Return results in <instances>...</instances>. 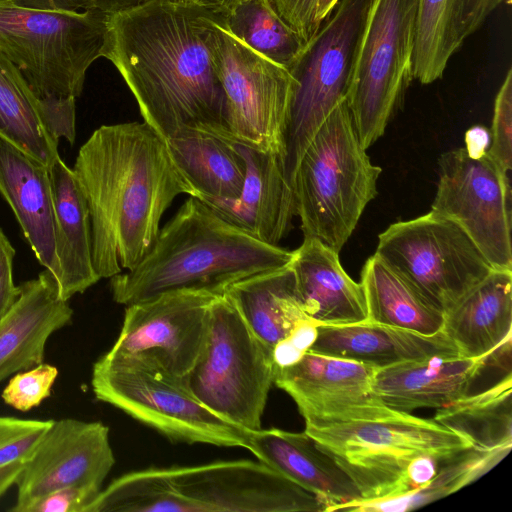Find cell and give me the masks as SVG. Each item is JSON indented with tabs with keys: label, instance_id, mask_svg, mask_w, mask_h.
I'll return each instance as SVG.
<instances>
[{
	"label": "cell",
	"instance_id": "cell-1",
	"mask_svg": "<svg viewBox=\"0 0 512 512\" xmlns=\"http://www.w3.org/2000/svg\"><path fill=\"white\" fill-rule=\"evenodd\" d=\"M221 14L169 0L108 13L101 57L117 68L144 122L164 141L184 129L232 140L212 46Z\"/></svg>",
	"mask_w": 512,
	"mask_h": 512
},
{
	"label": "cell",
	"instance_id": "cell-2",
	"mask_svg": "<svg viewBox=\"0 0 512 512\" xmlns=\"http://www.w3.org/2000/svg\"><path fill=\"white\" fill-rule=\"evenodd\" d=\"M72 170L87 200L100 279L135 267L173 200L193 196L165 141L145 122L99 127L79 149Z\"/></svg>",
	"mask_w": 512,
	"mask_h": 512
},
{
	"label": "cell",
	"instance_id": "cell-3",
	"mask_svg": "<svg viewBox=\"0 0 512 512\" xmlns=\"http://www.w3.org/2000/svg\"><path fill=\"white\" fill-rule=\"evenodd\" d=\"M292 257L293 251L257 239L190 196L141 261L110 278V288L125 306L181 289L222 295L242 279L289 265Z\"/></svg>",
	"mask_w": 512,
	"mask_h": 512
},
{
	"label": "cell",
	"instance_id": "cell-4",
	"mask_svg": "<svg viewBox=\"0 0 512 512\" xmlns=\"http://www.w3.org/2000/svg\"><path fill=\"white\" fill-rule=\"evenodd\" d=\"M317 496L261 461L233 460L124 474L85 512H326Z\"/></svg>",
	"mask_w": 512,
	"mask_h": 512
},
{
	"label": "cell",
	"instance_id": "cell-5",
	"mask_svg": "<svg viewBox=\"0 0 512 512\" xmlns=\"http://www.w3.org/2000/svg\"><path fill=\"white\" fill-rule=\"evenodd\" d=\"M381 172L361 145L344 100L318 129L296 170L295 210L304 237L339 253L376 197Z\"/></svg>",
	"mask_w": 512,
	"mask_h": 512
},
{
	"label": "cell",
	"instance_id": "cell-6",
	"mask_svg": "<svg viewBox=\"0 0 512 512\" xmlns=\"http://www.w3.org/2000/svg\"><path fill=\"white\" fill-rule=\"evenodd\" d=\"M95 397L174 442L247 448L248 432L202 404L185 376L147 355H102L93 365Z\"/></svg>",
	"mask_w": 512,
	"mask_h": 512
},
{
	"label": "cell",
	"instance_id": "cell-7",
	"mask_svg": "<svg viewBox=\"0 0 512 512\" xmlns=\"http://www.w3.org/2000/svg\"><path fill=\"white\" fill-rule=\"evenodd\" d=\"M108 13L26 8L0 0V53L39 98H77L101 57Z\"/></svg>",
	"mask_w": 512,
	"mask_h": 512
},
{
	"label": "cell",
	"instance_id": "cell-8",
	"mask_svg": "<svg viewBox=\"0 0 512 512\" xmlns=\"http://www.w3.org/2000/svg\"><path fill=\"white\" fill-rule=\"evenodd\" d=\"M305 431L354 482L359 500L406 493L412 489L408 470L415 459L432 456L444 461L472 446L433 419L411 414Z\"/></svg>",
	"mask_w": 512,
	"mask_h": 512
},
{
	"label": "cell",
	"instance_id": "cell-9",
	"mask_svg": "<svg viewBox=\"0 0 512 512\" xmlns=\"http://www.w3.org/2000/svg\"><path fill=\"white\" fill-rule=\"evenodd\" d=\"M274 373L272 351L231 300L218 296L210 307L202 350L185 376L192 393L224 420L251 432L262 428Z\"/></svg>",
	"mask_w": 512,
	"mask_h": 512
},
{
	"label": "cell",
	"instance_id": "cell-10",
	"mask_svg": "<svg viewBox=\"0 0 512 512\" xmlns=\"http://www.w3.org/2000/svg\"><path fill=\"white\" fill-rule=\"evenodd\" d=\"M418 0H372L356 46L346 103L366 150L385 132L413 79Z\"/></svg>",
	"mask_w": 512,
	"mask_h": 512
},
{
	"label": "cell",
	"instance_id": "cell-11",
	"mask_svg": "<svg viewBox=\"0 0 512 512\" xmlns=\"http://www.w3.org/2000/svg\"><path fill=\"white\" fill-rule=\"evenodd\" d=\"M371 1L339 0L289 70L296 84L282 167L292 190L304 151L330 113L346 100L356 46Z\"/></svg>",
	"mask_w": 512,
	"mask_h": 512
},
{
	"label": "cell",
	"instance_id": "cell-12",
	"mask_svg": "<svg viewBox=\"0 0 512 512\" xmlns=\"http://www.w3.org/2000/svg\"><path fill=\"white\" fill-rule=\"evenodd\" d=\"M375 254L444 315L494 269L456 222L432 210L391 224Z\"/></svg>",
	"mask_w": 512,
	"mask_h": 512
},
{
	"label": "cell",
	"instance_id": "cell-13",
	"mask_svg": "<svg viewBox=\"0 0 512 512\" xmlns=\"http://www.w3.org/2000/svg\"><path fill=\"white\" fill-rule=\"evenodd\" d=\"M212 46L231 139L278 155L282 162L295 79L288 69L235 37L224 13L214 23Z\"/></svg>",
	"mask_w": 512,
	"mask_h": 512
},
{
	"label": "cell",
	"instance_id": "cell-14",
	"mask_svg": "<svg viewBox=\"0 0 512 512\" xmlns=\"http://www.w3.org/2000/svg\"><path fill=\"white\" fill-rule=\"evenodd\" d=\"M431 210L456 222L494 269L512 270L511 189L489 156L464 147L442 153Z\"/></svg>",
	"mask_w": 512,
	"mask_h": 512
},
{
	"label": "cell",
	"instance_id": "cell-15",
	"mask_svg": "<svg viewBox=\"0 0 512 512\" xmlns=\"http://www.w3.org/2000/svg\"><path fill=\"white\" fill-rule=\"evenodd\" d=\"M377 368L306 351L294 364L275 368L274 384L296 403L306 428L397 419L410 413L386 406L373 388Z\"/></svg>",
	"mask_w": 512,
	"mask_h": 512
},
{
	"label": "cell",
	"instance_id": "cell-16",
	"mask_svg": "<svg viewBox=\"0 0 512 512\" xmlns=\"http://www.w3.org/2000/svg\"><path fill=\"white\" fill-rule=\"evenodd\" d=\"M218 296L208 290L181 289L127 305L118 338L106 353L147 355L170 372L186 376L202 350L210 307Z\"/></svg>",
	"mask_w": 512,
	"mask_h": 512
},
{
	"label": "cell",
	"instance_id": "cell-17",
	"mask_svg": "<svg viewBox=\"0 0 512 512\" xmlns=\"http://www.w3.org/2000/svg\"><path fill=\"white\" fill-rule=\"evenodd\" d=\"M114 463L105 424L53 420L16 479L17 498L10 511L24 512L35 500L61 488L100 492Z\"/></svg>",
	"mask_w": 512,
	"mask_h": 512
},
{
	"label": "cell",
	"instance_id": "cell-18",
	"mask_svg": "<svg viewBox=\"0 0 512 512\" xmlns=\"http://www.w3.org/2000/svg\"><path fill=\"white\" fill-rule=\"evenodd\" d=\"M20 293L0 318V383L43 362L50 336L69 325L73 309L59 296L47 269L19 285Z\"/></svg>",
	"mask_w": 512,
	"mask_h": 512
},
{
	"label": "cell",
	"instance_id": "cell-19",
	"mask_svg": "<svg viewBox=\"0 0 512 512\" xmlns=\"http://www.w3.org/2000/svg\"><path fill=\"white\" fill-rule=\"evenodd\" d=\"M235 145L246 164L239 196L203 202L257 239L278 245L296 215L294 193L284 177L281 158L240 143Z\"/></svg>",
	"mask_w": 512,
	"mask_h": 512
},
{
	"label": "cell",
	"instance_id": "cell-20",
	"mask_svg": "<svg viewBox=\"0 0 512 512\" xmlns=\"http://www.w3.org/2000/svg\"><path fill=\"white\" fill-rule=\"evenodd\" d=\"M0 193L11 207L38 262L58 282L49 167L0 138Z\"/></svg>",
	"mask_w": 512,
	"mask_h": 512
},
{
	"label": "cell",
	"instance_id": "cell-21",
	"mask_svg": "<svg viewBox=\"0 0 512 512\" xmlns=\"http://www.w3.org/2000/svg\"><path fill=\"white\" fill-rule=\"evenodd\" d=\"M259 461L301 488L317 496L327 506L361 499V494L335 460L306 432L279 428L248 432L247 448Z\"/></svg>",
	"mask_w": 512,
	"mask_h": 512
},
{
	"label": "cell",
	"instance_id": "cell-22",
	"mask_svg": "<svg viewBox=\"0 0 512 512\" xmlns=\"http://www.w3.org/2000/svg\"><path fill=\"white\" fill-rule=\"evenodd\" d=\"M491 357H430L399 363L377 369L373 388L386 406L397 411L438 409L466 396Z\"/></svg>",
	"mask_w": 512,
	"mask_h": 512
},
{
	"label": "cell",
	"instance_id": "cell-23",
	"mask_svg": "<svg viewBox=\"0 0 512 512\" xmlns=\"http://www.w3.org/2000/svg\"><path fill=\"white\" fill-rule=\"evenodd\" d=\"M305 314L317 326L346 325L367 318L361 283L344 270L339 253L315 238L304 237L289 264Z\"/></svg>",
	"mask_w": 512,
	"mask_h": 512
},
{
	"label": "cell",
	"instance_id": "cell-24",
	"mask_svg": "<svg viewBox=\"0 0 512 512\" xmlns=\"http://www.w3.org/2000/svg\"><path fill=\"white\" fill-rule=\"evenodd\" d=\"M512 270L493 269L444 315L443 334L461 358L494 356L511 342Z\"/></svg>",
	"mask_w": 512,
	"mask_h": 512
},
{
	"label": "cell",
	"instance_id": "cell-25",
	"mask_svg": "<svg viewBox=\"0 0 512 512\" xmlns=\"http://www.w3.org/2000/svg\"><path fill=\"white\" fill-rule=\"evenodd\" d=\"M310 351L352 360L377 369L430 357H459L441 331L426 336L388 325L363 321L319 325Z\"/></svg>",
	"mask_w": 512,
	"mask_h": 512
},
{
	"label": "cell",
	"instance_id": "cell-26",
	"mask_svg": "<svg viewBox=\"0 0 512 512\" xmlns=\"http://www.w3.org/2000/svg\"><path fill=\"white\" fill-rule=\"evenodd\" d=\"M48 167L56 220L59 296L68 301L100 278L92 261L90 215L82 187L60 156Z\"/></svg>",
	"mask_w": 512,
	"mask_h": 512
},
{
	"label": "cell",
	"instance_id": "cell-27",
	"mask_svg": "<svg viewBox=\"0 0 512 512\" xmlns=\"http://www.w3.org/2000/svg\"><path fill=\"white\" fill-rule=\"evenodd\" d=\"M175 166L205 200H234L242 189L246 164L235 142L199 129H184L165 140Z\"/></svg>",
	"mask_w": 512,
	"mask_h": 512
},
{
	"label": "cell",
	"instance_id": "cell-28",
	"mask_svg": "<svg viewBox=\"0 0 512 512\" xmlns=\"http://www.w3.org/2000/svg\"><path fill=\"white\" fill-rule=\"evenodd\" d=\"M224 294L271 351L300 324L311 321L302 307L295 275L289 265L242 279Z\"/></svg>",
	"mask_w": 512,
	"mask_h": 512
},
{
	"label": "cell",
	"instance_id": "cell-29",
	"mask_svg": "<svg viewBox=\"0 0 512 512\" xmlns=\"http://www.w3.org/2000/svg\"><path fill=\"white\" fill-rule=\"evenodd\" d=\"M360 283L366 302L365 321L426 336L442 331L444 314L376 254L365 261Z\"/></svg>",
	"mask_w": 512,
	"mask_h": 512
},
{
	"label": "cell",
	"instance_id": "cell-30",
	"mask_svg": "<svg viewBox=\"0 0 512 512\" xmlns=\"http://www.w3.org/2000/svg\"><path fill=\"white\" fill-rule=\"evenodd\" d=\"M511 371L486 390L438 408L434 421L483 450L512 448Z\"/></svg>",
	"mask_w": 512,
	"mask_h": 512
},
{
	"label": "cell",
	"instance_id": "cell-31",
	"mask_svg": "<svg viewBox=\"0 0 512 512\" xmlns=\"http://www.w3.org/2000/svg\"><path fill=\"white\" fill-rule=\"evenodd\" d=\"M0 138L49 166L59 156L58 143L40 117V98L21 71L0 53Z\"/></svg>",
	"mask_w": 512,
	"mask_h": 512
},
{
	"label": "cell",
	"instance_id": "cell-32",
	"mask_svg": "<svg viewBox=\"0 0 512 512\" xmlns=\"http://www.w3.org/2000/svg\"><path fill=\"white\" fill-rule=\"evenodd\" d=\"M511 448L483 450L469 447L443 461L425 485L398 496L378 500H355L335 505L330 512H405L446 497L476 481L496 466Z\"/></svg>",
	"mask_w": 512,
	"mask_h": 512
},
{
	"label": "cell",
	"instance_id": "cell-33",
	"mask_svg": "<svg viewBox=\"0 0 512 512\" xmlns=\"http://www.w3.org/2000/svg\"><path fill=\"white\" fill-rule=\"evenodd\" d=\"M225 24L248 47L288 70L307 45L270 0L240 1L225 13Z\"/></svg>",
	"mask_w": 512,
	"mask_h": 512
},
{
	"label": "cell",
	"instance_id": "cell-34",
	"mask_svg": "<svg viewBox=\"0 0 512 512\" xmlns=\"http://www.w3.org/2000/svg\"><path fill=\"white\" fill-rule=\"evenodd\" d=\"M458 0H418L413 79L430 84L443 76L461 46L457 33Z\"/></svg>",
	"mask_w": 512,
	"mask_h": 512
},
{
	"label": "cell",
	"instance_id": "cell-35",
	"mask_svg": "<svg viewBox=\"0 0 512 512\" xmlns=\"http://www.w3.org/2000/svg\"><path fill=\"white\" fill-rule=\"evenodd\" d=\"M57 377V367L42 362L12 375L1 393V398L5 404L18 411H29L50 396Z\"/></svg>",
	"mask_w": 512,
	"mask_h": 512
},
{
	"label": "cell",
	"instance_id": "cell-36",
	"mask_svg": "<svg viewBox=\"0 0 512 512\" xmlns=\"http://www.w3.org/2000/svg\"><path fill=\"white\" fill-rule=\"evenodd\" d=\"M53 420L0 416V467L26 462Z\"/></svg>",
	"mask_w": 512,
	"mask_h": 512
},
{
	"label": "cell",
	"instance_id": "cell-37",
	"mask_svg": "<svg viewBox=\"0 0 512 512\" xmlns=\"http://www.w3.org/2000/svg\"><path fill=\"white\" fill-rule=\"evenodd\" d=\"M488 156L505 172L512 168V69L499 88L490 131Z\"/></svg>",
	"mask_w": 512,
	"mask_h": 512
},
{
	"label": "cell",
	"instance_id": "cell-38",
	"mask_svg": "<svg viewBox=\"0 0 512 512\" xmlns=\"http://www.w3.org/2000/svg\"><path fill=\"white\" fill-rule=\"evenodd\" d=\"M76 98H40V117L50 137L65 138L71 145L76 137Z\"/></svg>",
	"mask_w": 512,
	"mask_h": 512
},
{
	"label": "cell",
	"instance_id": "cell-39",
	"mask_svg": "<svg viewBox=\"0 0 512 512\" xmlns=\"http://www.w3.org/2000/svg\"><path fill=\"white\" fill-rule=\"evenodd\" d=\"M281 18L308 43L319 30V0H270Z\"/></svg>",
	"mask_w": 512,
	"mask_h": 512
},
{
	"label": "cell",
	"instance_id": "cell-40",
	"mask_svg": "<svg viewBox=\"0 0 512 512\" xmlns=\"http://www.w3.org/2000/svg\"><path fill=\"white\" fill-rule=\"evenodd\" d=\"M98 494L79 487L61 488L35 500L24 512H85Z\"/></svg>",
	"mask_w": 512,
	"mask_h": 512
},
{
	"label": "cell",
	"instance_id": "cell-41",
	"mask_svg": "<svg viewBox=\"0 0 512 512\" xmlns=\"http://www.w3.org/2000/svg\"><path fill=\"white\" fill-rule=\"evenodd\" d=\"M511 0H458L457 33L462 45L485 22L488 16L500 5L510 4Z\"/></svg>",
	"mask_w": 512,
	"mask_h": 512
},
{
	"label": "cell",
	"instance_id": "cell-42",
	"mask_svg": "<svg viewBox=\"0 0 512 512\" xmlns=\"http://www.w3.org/2000/svg\"><path fill=\"white\" fill-rule=\"evenodd\" d=\"M16 251L0 228V318L19 296L20 289L13 281V260Z\"/></svg>",
	"mask_w": 512,
	"mask_h": 512
},
{
	"label": "cell",
	"instance_id": "cell-43",
	"mask_svg": "<svg viewBox=\"0 0 512 512\" xmlns=\"http://www.w3.org/2000/svg\"><path fill=\"white\" fill-rule=\"evenodd\" d=\"M15 5L42 9V10H59V11H84L89 9H97V0H9Z\"/></svg>",
	"mask_w": 512,
	"mask_h": 512
},
{
	"label": "cell",
	"instance_id": "cell-44",
	"mask_svg": "<svg viewBox=\"0 0 512 512\" xmlns=\"http://www.w3.org/2000/svg\"><path fill=\"white\" fill-rule=\"evenodd\" d=\"M467 153L472 157H480L487 153L491 137L490 132L482 126L470 128L465 135Z\"/></svg>",
	"mask_w": 512,
	"mask_h": 512
},
{
	"label": "cell",
	"instance_id": "cell-45",
	"mask_svg": "<svg viewBox=\"0 0 512 512\" xmlns=\"http://www.w3.org/2000/svg\"><path fill=\"white\" fill-rule=\"evenodd\" d=\"M24 462H14L0 467V499L15 485L16 479L22 471Z\"/></svg>",
	"mask_w": 512,
	"mask_h": 512
},
{
	"label": "cell",
	"instance_id": "cell-46",
	"mask_svg": "<svg viewBox=\"0 0 512 512\" xmlns=\"http://www.w3.org/2000/svg\"><path fill=\"white\" fill-rule=\"evenodd\" d=\"M240 1L242 0H202L201 5L211 7L225 14Z\"/></svg>",
	"mask_w": 512,
	"mask_h": 512
},
{
	"label": "cell",
	"instance_id": "cell-47",
	"mask_svg": "<svg viewBox=\"0 0 512 512\" xmlns=\"http://www.w3.org/2000/svg\"><path fill=\"white\" fill-rule=\"evenodd\" d=\"M339 0H319L318 20L322 24Z\"/></svg>",
	"mask_w": 512,
	"mask_h": 512
},
{
	"label": "cell",
	"instance_id": "cell-48",
	"mask_svg": "<svg viewBox=\"0 0 512 512\" xmlns=\"http://www.w3.org/2000/svg\"><path fill=\"white\" fill-rule=\"evenodd\" d=\"M172 2L177 3H184V4H201L202 0H169Z\"/></svg>",
	"mask_w": 512,
	"mask_h": 512
}]
</instances>
